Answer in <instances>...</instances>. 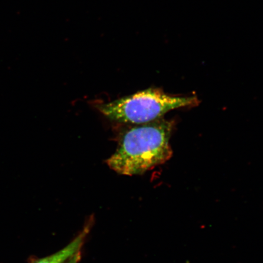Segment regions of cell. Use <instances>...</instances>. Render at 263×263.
<instances>
[{"label": "cell", "mask_w": 263, "mask_h": 263, "mask_svg": "<svg viewBox=\"0 0 263 263\" xmlns=\"http://www.w3.org/2000/svg\"><path fill=\"white\" fill-rule=\"evenodd\" d=\"M173 121L159 119L137 124L123 134L108 166L126 176L141 175L167 162L172 156L170 144Z\"/></svg>", "instance_id": "obj_1"}, {"label": "cell", "mask_w": 263, "mask_h": 263, "mask_svg": "<svg viewBox=\"0 0 263 263\" xmlns=\"http://www.w3.org/2000/svg\"><path fill=\"white\" fill-rule=\"evenodd\" d=\"M196 97H173L157 88H149L130 96L97 107L107 118L118 122L141 124L152 122L169 111L183 107L196 106Z\"/></svg>", "instance_id": "obj_2"}, {"label": "cell", "mask_w": 263, "mask_h": 263, "mask_svg": "<svg viewBox=\"0 0 263 263\" xmlns=\"http://www.w3.org/2000/svg\"><path fill=\"white\" fill-rule=\"evenodd\" d=\"M90 230V223L85 227L83 230L78 235L73 241L65 246L64 248L55 253L54 254L46 256V257L36 259L32 263H64L76 253L81 251L85 238Z\"/></svg>", "instance_id": "obj_3"}, {"label": "cell", "mask_w": 263, "mask_h": 263, "mask_svg": "<svg viewBox=\"0 0 263 263\" xmlns=\"http://www.w3.org/2000/svg\"><path fill=\"white\" fill-rule=\"evenodd\" d=\"M81 259V251L76 253L73 256H71L70 258L67 259L64 263H79Z\"/></svg>", "instance_id": "obj_4"}]
</instances>
